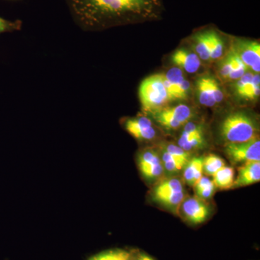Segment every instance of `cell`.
Segmentation results:
<instances>
[{
  "instance_id": "obj_1",
  "label": "cell",
  "mask_w": 260,
  "mask_h": 260,
  "mask_svg": "<svg viewBox=\"0 0 260 260\" xmlns=\"http://www.w3.org/2000/svg\"><path fill=\"white\" fill-rule=\"evenodd\" d=\"M72 18L85 31L141 23L160 18L162 0H65Z\"/></svg>"
},
{
  "instance_id": "obj_2",
  "label": "cell",
  "mask_w": 260,
  "mask_h": 260,
  "mask_svg": "<svg viewBox=\"0 0 260 260\" xmlns=\"http://www.w3.org/2000/svg\"><path fill=\"white\" fill-rule=\"evenodd\" d=\"M220 133L228 143H244L258 138L255 120L244 112L229 114L220 124Z\"/></svg>"
},
{
  "instance_id": "obj_3",
  "label": "cell",
  "mask_w": 260,
  "mask_h": 260,
  "mask_svg": "<svg viewBox=\"0 0 260 260\" xmlns=\"http://www.w3.org/2000/svg\"><path fill=\"white\" fill-rule=\"evenodd\" d=\"M139 97L145 112L153 114L162 109L169 102L162 75H153L145 78L140 85Z\"/></svg>"
},
{
  "instance_id": "obj_4",
  "label": "cell",
  "mask_w": 260,
  "mask_h": 260,
  "mask_svg": "<svg viewBox=\"0 0 260 260\" xmlns=\"http://www.w3.org/2000/svg\"><path fill=\"white\" fill-rule=\"evenodd\" d=\"M225 152L228 158L234 164L260 161L259 137L244 143H227Z\"/></svg>"
},
{
  "instance_id": "obj_5",
  "label": "cell",
  "mask_w": 260,
  "mask_h": 260,
  "mask_svg": "<svg viewBox=\"0 0 260 260\" xmlns=\"http://www.w3.org/2000/svg\"><path fill=\"white\" fill-rule=\"evenodd\" d=\"M154 118L160 125L169 129H177L192 117L190 107L184 104L175 107L162 108L153 113Z\"/></svg>"
},
{
  "instance_id": "obj_6",
  "label": "cell",
  "mask_w": 260,
  "mask_h": 260,
  "mask_svg": "<svg viewBox=\"0 0 260 260\" xmlns=\"http://www.w3.org/2000/svg\"><path fill=\"white\" fill-rule=\"evenodd\" d=\"M180 207L184 218L193 225L204 223L210 215L209 207L197 197L184 199Z\"/></svg>"
},
{
  "instance_id": "obj_7",
  "label": "cell",
  "mask_w": 260,
  "mask_h": 260,
  "mask_svg": "<svg viewBox=\"0 0 260 260\" xmlns=\"http://www.w3.org/2000/svg\"><path fill=\"white\" fill-rule=\"evenodd\" d=\"M233 50L239 59L250 68L255 63H260V45L259 43L251 41H239L234 45Z\"/></svg>"
},
{
  "instance_id": "obj_8",
  "label": "cell",
  "mask_w": 260,
  "mask_h": 260,
  "mask_svg": "<svg viewBox=\"0 0 260 260\" xmlns=\"http://www.w3.org/2000/svg\"><path fill=\"white\" fill-rule=\"evenodd\" d=\"M172 61L179 69L188 73H194L201 66V59L196 53L185 49H179L174 51Z\"/></svg>"
},
{
  "instance_id": "obj_9",
  "label": "cell",
  "mask_w": 260,
  "mask_h": 260,
  "mask_svg": "<svg viewBox=\"0 0 260 260\" xmlns=\"http://www.w3.org/2000/svg\"><path fill=\"white\" fill-rule=\"evenodd\" d=\"M260 180V161L247 162L239 168L233 188L251 185Z\"/></svg>"
},
{
  "instance_id": "obj_10",
  "label": "cell",
  "mask_w": 260,
  "mask_h": 260,
  "mask_svg": "<svg viewBox=\"0 0 260 260\" xmlns=\"http://www.w3.org/2000/svg\"><path fill=\"white\" fill-rule=\"evenodd\" d=\"M194 47L196 54L202 60L210 59L212 47V30H204L194 36Z\"/></svg>"
},
{
  "instance_id": "obj_11",
  "label": "cell",
  "mask_w": 260,
  "mask_h": 260,
  "mask_svg": "<svg viewBox=\"0 0 260 260\" xmlns=\"http://www.w3.org/2000/svg\"><path fill=\"white\" fill-rule=\"evenodd\" d=\"M203 158H194L189 160L184 167V180L188 184L194 186L203 177Z\"/></svg>"
},
{
  "instance_id": "obj_12",
  "label": "cell",
  "mask_w": 260,
  "mask_h": 260,
  "mask_svg": "<svg viewBox=\"0 0 260 260\" xmlns=\"http://www.w3.org/2000/svg\"><path fill=\"white\" fill-rule=\"evenodd\" d=\"M212 177L213 178L214 186L220 190H227L233 187L234 182V170L232 167L224 166Z\"/></svg>"
},
{
  "instance_id": "obj_13",
  "label": "cell",
  "mask_w": 260,
  "mask_h": 260,
  "mask_svg": "<svg viewBox=\"0 0 260 260\" xmlns=\"http://www.w3.org/2000/svg\"><path fill=\"white\" fill-rule=\"evenodd\" d=\"M153 198L155 201L164 205L166 208L177 210L180 208L181 203L185 199V195H184V191H177V192L154 195Z\"/></svg>"
},
{
  "instance_id": "obj_14",
  "label": "cell",
  "mask_w": 260,
  "mask_h": 260,
  "mask_svg": "<svg viewBox=\"0 0 260 260\" xmlns=\"http://www.w3.org/2000/svg\"><path fill=\"white\" fill-rule=\"evenodd\" d=\"M196 90L200 104L208 107H213L216 104L208 86L206 76L201 77L197 80Z\"/></svg>"
},
{
  "instance_id": "obj_15",
  "label": "cell",
  "mask_w": 260,
  "mask_h": 260,
  "mask_svg": "<svg viewBox=\"0 0 260 260\" xmlns=\"http://www.w3.org/2000/svg\"><path fill=\"white\" fill-rule=\"evenodd\" d=\"M133 254V250L110 249L95 254L88 260H132Z\"/></svg>"
},
{
  "instance_id": "obj_16",
  "label": "cell",
  "mask_w": 260,
  "mask_h": 260,
  "mask_svg": "<svg viewBox=\"0 0 260 260\" xmlns=\"http://www.w3.org/2000/svg\"><path fill=\"white\" fill-rule=\"evenodd\" d=\"M260 93V76L259 74L253 75L251 83L246 85L240 93L237 94L238 96L246 101L256 100L259 96Z\"/></svg>"
},
{
  "instance_id": "obj_17",
  "label": "cell",
  "mask_w": 260,
  "mask_h": 260,
  "mask_svg": "<svg viewBox=\"0 0 260 260\" xmlns=\"http://www.w3.org/2000/svg\"><path fill=\"white\" fill-rule=\"evenodd\" d=\"M181 191H184L182 182L177 178H172L160 183L154 189L153 196Z\"/></svg>"
},
{
  "instance_id": "obj_18",
  "label": "cell",
  "mask_w": 260,
  "mask_h": 260,
  "mask_svg": "<svg viewBox=\"0 0 260 260\" xmlns=\"http://www.w3.org/2000/svg\"><path fill=\"white\" fill-rule=\"evenodd\" d=\"M225 166L223 159L215 154H210L203 158V173L208 176H213L219 169Z\"/></svg>"
},
{
  "instance_id": "obj_19",
  "label": "cell",
  "mask_w": 260,
  "mask_h": 260,
  "mask_svg": "<svg viewBox=\"0 0 260 260\" xmlns=\"http://www.w3.org/2000/svg\"><path fill=\"white\" fill-rule=\"evenodd\" d=\"M161 161L164 168L169 172H177L185 167L187 162L173 156L170 153L164 150L162 153Z\"/></svg>"
},
{
  "instance_id": "obj_20",
  "label": "cell",
  "mask_w": 260,
  "mask_h": 260,
  "mask_svg": "<svg viewBox=\"0 0 260 260\" xmlns=\"http://www.w3.org/2000/svg\"><path fill=\"white\" fill-rule=\"evenodd\" d=\"M153 126L151 121L148 118L144 117V116H140V117L130 118L124 122V128L130 135L136 132L147 129Z\"/></svg>"
},
{
  "instance_id": "obj_21",
  "label": "cell",
  "mask_w": 260,
  "mask_h": 260,
  "mask_svg": "<svg viewBox=\"0 0 260 260\" xmlns=\"http://www.w3.org/2000/svg\"><path fill=\"white\" fill-rule=\"evenodd\" d=\"M232 59V70L229 75V80H239L241 77L245 74L246 71V65L242 62V60L239 59L237 54L234 52V51H231Z\"/></svg>"
},
{
  "instance_id": "obj_22",
  "label": "cell",
  "mask_w": 260,
  "mask_h": 260,
  "mask_svg": "<svg viewBox=\"0 0 260 260\" xmlns=\"http://www.w3.org/2000/svg\"><path fill=\"white\" fill-rule=\"evenodd\" d=\"M162 162L158 153L152 149H148L142 152L138 158L139 168L149 167L154 164Z\"/></svg>"
},
{
  "instance_id": "obj_23",
  "label": "cell",
  "mask_w": 260,
  "mask_h": 260,
  "mask_svg": "<svg viewBox=\"0 0 260 260\" xmlns=\"http://www.w3.org/2000/svg\"><path fill=\"white\" fill-rule=\"evenodd\" d=\"M224 43L222 37L215 31L212 30V47L210 51V59L213 60L220 59L223 56Z\"/></svg>"
},
{
  "instance_id": "obj_24",
  "label": "cell",
  "mask_w": 260,
  "mask_h": 260,
  "mask_svg": "<svg viewBox=\"0 0 260 260\" xmlns=\"http://www.w3.org/2000/svg\"><path fill=\"white\" fill-rule=\"evenodd\" d=\"M140 169L142 174L147 179H151V180L161 177L162 173H164V166H162V162L149 166V167L140 168Z\"/></svg>"
},
{
  "instance_id": "obj_25",
  "label": "cell",
  "mask_w": 260,
  "mask_h": 260,
  "mask_svg": "<svg viewBox=\"0 0 260 260\" xmlns=\"http://www.w3.org/2000/svg\"><path fill=\"white\" fill-rule=\"evenodd\" d=\"M207 82L209 86L210 92L213 95L215 104H219L223 100L224 95L223 90L220 88V85L215 78L211 76H206Z\"/></svg>"
},
{
  "instance_id": "obj_26",
  "label": "cell",
  "mask_w": 260,
  "mask_h": 260,
  "mask_svg": "<svg viewBox=\"0 0 260 260\" xmlns=\"http://www.w3.org/2000/svg\"><path fill=\"white\" fill-rule=\"evenodd\" d=\"M22 27L20 20H8L0 17V35L4 32H10L20 30Z\"/></svg>"
},
{
  "instance_id": "obj_27",
  "label": "cell",
  "mask_w": 260,
  "mask_h": 260,
  "mask_svg": "<svg viewBox=\"0 0 260 260\" xmlns=\"http://www.w3.org/2000/svg\"><path fill=\"white\" fill-rule=\"evenodd\" d=\"M164 150L170 153L173 156L176 157L177 158L180 159V160H184V161H189V156L190 154L189 152L186 151L184 149L180 148L179 145L174 144H169L166 146Z\"/></svg>"
},
{
  "instance_id": "obj_28",
  "label": "cell",
  "mask_w": 260,
  "mask_h": 260,
  "mask_svg": "<svg viewBox=\"0 0 260 260\" xmlns=\"http://www.w3.org/2000/svg\"><path fill=\"white\" fill-rule=\"evenodd\" d=\"M190 89V83L187 80H183L182 82L178 85L175 92H174L173 101L184 100L189 95Z\"/></svg>"
},
{
  "instance_id": "obj_29",
  "label": "cell",
  "mask_w": 260,
  "mask_h": 260,
  "mask_svg": "<svg viewBox=\"0 0 260 260\" xmlns=\"http://www.w3.org/2000/svg\"><path fill=\"white\" fill-rule=\"evenodd\" d=\"M205 144L204 135L203 133H198V134L191 136L188 141L186 145V151L189 152L191 150H195L202 148Z\"/></svg>"
},
{
  "instance_id": "obj_30",
  "label": "cell",
  "mask_w": 260,
  "mask_h": 260,
  "mask_svg": "<svg viewBox=\"0 0 260 260\" xmlns=\"http://www.w3.org/2000/svg\"><path fill=\"white\" fill-rule=\"evenodd\" d=\"M232 70V54L231 52L220 63V68H219V73H220V76L223 79H228L230 75L231 72Z\"/></svg>"
},
{
  "instance_id": "obj_31",
  "label": "cell",
  "mask_w": 260,
  "mask_h": 260,
  "mask_svg": "<svg viewBox=\"0 0 260 260\" xmlns=\"http://www.w3.org/2000/svg\"><path fill=\"white\" fill-rule=\"evenodd\" d=\"M252 73H246L245 74L243 75L242 77H241L239 80H238L237 84H236V92H237V94L240 93L241 91L246 88V85L248 84L251 83V80H252L253 78Z\"/></svg>"
},
{
  "instance_id": "obj_32",
  "label": "cell",
  "mask_w": 260,
  "mask_h": 260,
  "mask_svg": "<svg viewBox=\"0 0 260 260\" xmlns=\"http://www.w3.org/2000/svg\"><path fill=\"white\" fill-rule=\"evenodd\" d=\"M183 132L190 135H194L198 133H203V128L200 124L194 122H186Z\"/></svg>"
},
{
  "instance_id": "obj_33",
  "label": "cell",
  "mask_w": 260,
  "mask_h": 260,
  "mask_svg": "<svg viewBox=\"0 0 260 260\" xmlns=\"http://www.w3.org/2000/svg\"><path fill=\"white\" fill-rule=\"evenodd\" d=\"M214 191H215V186L213 185L205 187L204 189H200V190L196 191L198 198L202 200L209 199L213 196Z\"/></svg>"
},
{
  "instance_id": "obj_34",
  "label": "cell",
  "mask_w": 260,
  "mask_h": 260,
  "mask_svg": "<svg viewBox=\"0 0 260 260\" xmlns=\"http://www.w3.org/2000/svg\"><path fill=\"white\" fill-rule=\"evenodd\" d=\"M132 260H155L151 256L143 251H133Z\"/></svg>"
}]
</instances>
